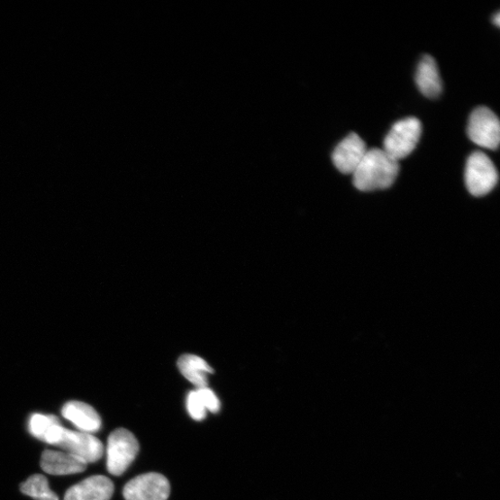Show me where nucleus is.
<instances>
[{"label":"nucleus","mask_w":500,"mask_h":500,"mask_svg":"<svg viewBox=\"0 0 500 500\" xmlns=\"http://www.w3.org/2000/svg\"><path fill=\"white\" fill-rule=\"evenodd\" d=\"M422 135V123L415 117L396 122L384 141V150L394 159L407 158L416 148Z\"/></svg>","instance_id":"7ed1b4c3"},{"label":"nucleus","mask_w":500,"mask_h":500,"mask_svg":"<svg viewBox=\"0 0 500 500\" xmlns=\"http://www.w3.org/2000/svg\"><path fill=\"white\" fill-rule=\"evenodd\" d=\"M123 493L125 500H167L171 486L162 475L149 473L129 481Z\"/></svg>","instance_id":"423d86ee"},{"label":"nucleus","mask_w":500,"mask_h":500,"mask_svg":"<svg viewBox=\"0 0 500 500\" xmlns=\"http://www.w3.org/2000/svg\"><path fill=\"white\" fill-rule=\"evenodd\" d=\"M498 181V174L490 158L482 151L470 155L466 162L465 184L475 196L480 197L490 193Z\"/></svg>","instance_id":"20e7f679"},{"label":"nucleus","mask_w":500,"mask_h":500,"mask_svg":"<svg viewBox=\"0 0 500 500\" xmlns=\"http://www.w3.org/2000/svg\"><path fill=\"white\" fill-rule=\"evenodd\" d=\"M62 416L71 422L80 432L93 433L102 428V418L90 405L81 402L67 403L61 410Z\"/></svg>","instance_id":"9b49d317"},{"label":"nucleus","mask_w":500,"mask_h":500,"mask_svg":"<svg viewBox=\"0 0 500 500\" xmlns=\"http://www.w3.org/2000/svg\"><path fill=\"white\" fill-rule=\"evenodd\" d=\"M57 447L76 455L87 464L103 458L105 447L92 433L64 428Z\"/></svg>","instance_id":"0eeeda50"},{"label":"nucleus","mask_w":500,"mask_h":500,"mask_svg":"<svg viewBox=\"0 0 500 500\" xmlns=\"http://www.w3.org/2000/svg\"><path fill=\"white\" fill-rule=\"evenodd\" d=\"M399 172L398 161L390 157L383 149H371L353 173V184L363 192L389 188Z\"/></svg>","instance_id":"f257e3e1"},{"label":"nucleus","mask_w":500,"mask_h":500,"mask_svg":"<svg viewBox=\"0 0 500 500\" xmlns=\"http://www.w3.org/2000/svg\"><path fill=\"white\" fill-rule=\"evenodd\" d=\"M21 491L36 500H59L50 489L48 479L42 475H33L21 485Z\"/></svg>","instance_id":"2eb2a0df"},{"label":"nucleus","mask_w":500,"mask_h":500,"mask_svg":"<svg viewBox=\"0 0 500 500\" xmlns=\"http://www.w3.org/2000/svg\"><path fill=\"white\" fill-rule=\"evenodd\" d=\"M493 21H494V23H495L496 26H499V25H500V14H499V13H497V14L495 15Z\"/></svg>","instance_id":"a211bd4d"},{"label":"nucleus","mask_w":500,"mask_h":500,"mask_svg":"<svg viewBox=\"0 0 500 500\" xmlns=\"http://www.w3.org/2000/svg\"><path fill=\"white\" fill-rule=\"evenodd\" d=\"M367 151L363 140L356 132H350L333 150L332 159L341 173L353 175Z\"/></svg>","instance_id":"6e6552de"},{"label":"nucleus","mask_w":500,"mask_h":500,"mask_svg":"<svg viewBox=\"0 0 500 500\" xmlns=\"http://www.w3.org/2000/svg\"><path fill=\"white\" fill-rule=\"evenodd\" d=\"M114 492V485L110 478L94 476L67 490L64 500H110Z\"/></svg>","instance_id":"1a4fd4ad"},{"label":"nucleus","mask_w":500,"mask_h":500,"mask_svg":"<svg viewBox=\"0 0 500 500\" xmlns=\"http://www.w3.org/2000/svg\"><path fill=\"white\" fill-rule=\"evenodd\" d=\"M196 391L202 398L207 411L217 414L220 412L221 404L215 393L209 387L196 388Z\"/></svg>","instance_id":"f3484780"},{"label":"nucleus","mask_w":500,"mask_h":500,"mask_svg":"<svg viewBox=\"0 0 500 500\" xmlns=\"http://www.w3.org/2000/svg\"><path fill=\"white\" fill-rule=\"evenodd\" d=\"M64 427L59 418L52 414H33L28 420V431L33 438L57 446Z\"/></svg>","instance_id":"ddd939ff"},{"label":"nucleus","mask_w":500,"mask_h":500,"mask_svg":"<svg viewBox=\"0 0 500 500\" xmlns=\"http://www.w3.org/2000/svg\"><path fill=\"white\" fill-rule=\"evenodd\" d=\"M177 365L180 373L196 388L208 387V375L214 374V369L205 359L195 355H183Z\"/></svg>","instance_id":"4468645a"},{"label":"nucleus","mask_w":500,"mask_h":500,"mask_svg":"<svg viewBox=\"0 0 500 500\" xmlns=\"http://www.w3.org/2000/svg\"><path fill=\"white\" fill-rule=\"evenodd\" d=\"M41 464L42 470L51 476L80 474L87 468L85 460L67 451L45 450Z\"/></svg>","instance_id":"9d476101"},{"label":"nucleus","mask_w":500,"mask_h":500,"mask_svg":"<svg viewBox=\"0 0 500 500\" xmlns=\"http://www.w3.org/2000/svg\"><path fill=\"white\" fill-rule=\"evenodd\" d=\"M415 81L421 93L428 98L439 97L443 89L438 64L430 55L423 56L416 71Z\"/></svg>","instance_id":"f8f14e48"},{"label":"nucleus","mask_w":500,"mask_h":500,"mask_svg":"<svg viewBox=\"0 0 500 500\" xmlns=\"http://www.w3.org/2000/svg\"><path fill=\"white\" fill-rule=\"evenodd\" d=\"M186 409L190 417L195 421H203L206 418L207 410L196 389L187 395Z\"/></svg>","instance_id":"dca6fc26"},{"label":"nucleus","mask_w":500,"mask_h":500,"mask_svg":"<svg viewBox=\"0 0 500 500\" xmlns=\"http://www.w3.org/2000/svg\"><path fill=\"white\" fill-rule=\"evenodd\" d=\"M139 451V441L130 431L124 428L114 430L108 439V472L116 477L124 474L132 462L136 459Z\"/></svg>","instance_id":"f03ea898"},{"label":"nucleus","mask_w":500,"mask_h":500,"mask_svg":"<svg viewBox=\"0 0 500 500\" xmlns=\"http://www.w3.org/2000/svg\"><path fill=\"white\" fill-rule=\"evenodd\" d=\"M467 133L479 147L495 150L500 141L499 120L490 109L478 107L470 116Z\"/></svg>","instance_id":"39448f33"}]
</instances>
